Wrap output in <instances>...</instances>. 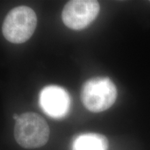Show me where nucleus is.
Returning <instances> with one entry per match:
<instances>
[{"instance_id": "obj_5", "label": "nucleus", "mask_w": 150, "mask_h": 150, "mask_svg": "<svg viewBox=\"0 0 150 150\" xmlns=\"http://www.w3.org/2000/svg\"><path fill=\"white\" fill-rule=\"evenodd\" d=\"M39 101L43 111L52 117H64L70 110V95L60 86H49L44 88L40 94Z\"/></svg>"}, {"instance_id": "obj_2", "label": "nucleus", "mask_w": 150, "mask_h": 150, "mask_svg": "<svg viewBox=\"0 0 150 150\" xmlns=\"http://www.w3.org/2000/svg\"><path fill=\"white\" fill-rule=\"evenodd\" d=\"M115 84L108 77L92 78L83 84L81 89L82 102L90 111L102 112L111 107L117 99Z\"/></svg>"}, {"instance_id": "obj_1", "label": "nucleus", "mask_w": 150, "mask_h": 150, "mask_svg": "<svg viewBox=\"0 0 150 150\" xmlns=\"http://www.w3.org/2000/svg\"><path fill=\"white\" fill-rule=\"evenodd\" d=\"M14 136L22 147L34 149L42 147L50 137V127L45 120L35 112H25L16 121Z\"/></svg>"}, {"instance_id": "obj_4", "label": "nucleus", "mask_w": 150, "mask_h": 150, "mask_svg": "<svg viewBox=\"0 0 150 150\" xmlns=\"http://www.w3.org/2000/svg\"><path fill=\"white\" fill-rule=\"evenodd\" d=\"M100 6L94 0H73L68 1L62 11L65 25L73 30L85 29L98 16Z\"/></svg>"}, {"instance_id": "obj_6", "label": "nucleus", "mask_w": 150, "mask_h": 150, "mask_svg": "<svg viewBox=\"0 0 150 150\" xmlns=\"http://www.w3.org/2000/svg\"><path fill=\"white\" fill-rule=\"evenodd\" d=\"M108 147L106 136L95 133L81 135L73 143V150H107Z\"/></svg>"}, {"instance_id": "obj_3", "label": "nucleus", "mask_w": 150, "mask_h": 150, "mask_svg": "<svg viewBox=\"0 0 150 150\" xmlns=\"http://www.w3.org/2000/svg\"><path fill=\"white\" fill-rule=\"evenodd\" d=\"M37 26V16L28 6H18L7 14L2 25L4 36L15 44L25 42L32 36Z\"/></svg>"}]
</instances>
